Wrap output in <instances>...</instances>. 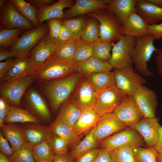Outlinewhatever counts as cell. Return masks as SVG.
Listing matches in <instances>:
<instances>
[{
    "label": "cell",
    "instance_id": "4dcf8cb0",
    "mask_svg": "<svg viewBox=\"0 0 162 162\" xmlns=\"http://www.w3.org/2000/svg\"><path fill=\"white\" fill-rule=\"evenodd\" d=\"M85 76L89 83L96 91L116 86L113 71L94 73Z\"/></svg>",
    "mask_w": 162,
    "mask_h": 162
},
{
    "label": "cell",
    "instance_id": "816d5d0a",
    "mask_svg": "<svg viewBox=\"0 0 162 162\" xmlns=\"http://www.w3.org/2000/svg\"><path fill=\"white\" fill-rule=\"evenodd\" d=\"M93 162H112L110 152L105 148H100L97 157Z\"/></svg>",
    "mask_w": 162,
    "mask_h": 162
},
{
    "label": "cell",
    "instance_id": "1f68e13d",
    "mask_svg": "<svg viewBox=\"0 0 162 162\" xmlns=\"http://www.w3.org/2000/svg\"><path fill=\"white\" fill-rule=\"evenodd\" d=\"M79 72L86 75L92 73L111 71L113 68L107 62L92 56L88 59L77 64Z\"/></svg>",
    "mask_w": 162,
    "mask_h": 162
},
{
    "label": "cell",
    "instance_id": "ab89813d",
    "mask_svg": "<svg viewBox=\"0 0 162 162\" xmlns=\"http://www.w3.org/2000/svg\"><path fill=\"white\" fill-rule=\"evenodd\" d=\"M113 43L102 40L100 39L94 43L92 56L105 62L109 61L111 57L110 51Z\"/></svg>",
    "mask_w": 162,
    "mask_h": 162
},
{
    "label": "cell",
    "instance_id": "60d3db41",
    "mask_svg": "<svg viewBox=\"0 0 162 162\" xmlns=\"http://www.w3.org/2000/svg\"><path fill=\"white\" fill-rule=\"evenodd\" d=\"M134 162H157L159 155L153 147L145 148L139 147L133 149Z\"/></svg>",
    "mask_w": 162,
    "mask_h": 162
},
{
    "label": "cell",
    "instance_id": "836d02e7",
    "mask_svg": "<svg viewBox=\"0 0 162 162\" xmlns=\"http://www.w3.org/2000/svg\"><path fill=\"white\" fill-rule=\"evenodd\" d=\"M98 143L94 136L93 128L69 154L72 162L87 151L95 148Z\"/></svg>",
    "mask_w": 162,
    "mask_h": 162
},
{
    "label": "cell",
    "instance_id": "277c9868",
    "mask_svg": "<svg viewBox=\"0 0 162 162\" xmlns=\"http://www.w3.org/2000/svg\"><path fill=\"white\" fill-rule=\"evenodd\" d=\"M88 15L96 18L99 22L100 39L113 43L119 40L124 35L121 23L112 12L107 9Z\"/></svg>",
    "mask_w": 162,
    "mask_h": 162
},
{
    "label": "cell",
    "instance_id": "11a10c76",
    "mask_svg": "<svg viewBox=\"0 0 162 162\" xmlns=\"http://www.w3.org/2000/svg\"><path fill=\"white\" fill-rule=\"evenodd\" d=\"M37 9L42 8L50 5L55 2L52 0H26Z\"/></svg>",
    "mask_w": 162,
    "mask_h": 162
},
{
    "label": "cell",
    "instance_id": "8fae6325",
    "mask_svg": "<svg viewBox=\"0 0 162 162\" xmlns=\"http://www.w3.org/2000/svg\"><path fill=\"white\" fill-rule=\"evenodd\" d=\"M24 105L43 123L51 122L52 115L47 104L42 95L34 88L32 87L27 92L24 98Z\"/></svg>",
    "mask_w": 162,
    "mask_h": 162
},
{
    "label": "cell",
    "instance_id": "e0dca14e",
    "mask_svg": "<svg viewBox=\"0 0 162 162\" xmlns=\"http://www.w3.org/2000/svg\"><path fill=\"white\" fill-rule=\"evenodd\" d=\"M144 117L154 118L158 104L155 93L144 85L133 96Z\"/></svg>",
    "mask_w": 162,
    "mask_h": 162
},
{
    "label": "cell",
    "instance_id": "d590c367",
    "mask_svg": "<svg viewBox=\"0 0 162 162\" xmlns=\"http://www.w3.org/2000/svg\"><path fill=\"white\" fill-rule=\"evenodd\" d=\"M94 44V43L88 42L81 38L76 40L73 62L77 64L92 57Z\"/></svg>",
    "mask_w": 162,
    "mask_h": 162
},
{
    "label": "cell",
    "instance_id": "680465c9",
    "mask_svg": "<svg viewBox=\"0 0 162 162\" xmlns=\"http://www.w3.org/2000/svg\"><path fill=\"white\" fill-rule=\"evenodd\" d=\"M153 148L159 155L162 154V126L159 128L158 139Z\"/></svg>",
    "mask_w": 162,
    "mask_h": 162
},
{
    "label": "cell",
    "instance_id": "cb8c5ba5",
    "mask_svg": "<svg viewBox=\"0 0 162 162\" xmlns=\"http://www.w3.org/2000/svg\"><path fill=\"white\" fill-rule=\"evenodd\" d=\"M136 13L149 25L162 21V8L148 0H137Z\"/></svg>",
    "mask_w": 162,
    "mask_h": 162
},
{
    "label": "cell",
    "instance_id": "6da1fadb",
    "mask_svg": "<svg viewBox=\"0 0 162 162\" xmlns=\"http://www.w3.org/2000/svg\"><path fill=\"white\" fill-rule=\"evenodd\" d=\"M83 75L80 72L60 79L38 81L40 90L47 98L54 112L70 96Z\"/></svg>",
    "mask_w": 162,
    "mask_h": 162
},
{
    "label": "cell",
    "instance_id": "30bf717a",
    "mask_svg": "<svg viewBox=\"0 0 162 162\" xmlns=\"http://www.w3.org/2000/svg\"><path fill=\"white\" fill-rule=\"evenodd\" d=\"M48 32V26L46 24H43L32 29L28 30L19 37L10 50L15 56L21 53L29 54L32 48Z\"/></svg>",
    "mask_w": 162,
    "mask_h": 162
},
{
    "label": "cell",
    "instance_id": "3957f363",
    "mask_svg": "<svg viewBox=\"0 0 162 162\" xmlns=\"http://www.w3.org/2000/svg\"><path fill=\"white\" fill-rule=\"evenodd\" d=\"M154 39L150 35L136 38V43L133 50L131 58L135 65L134 70H137L143 76L148 77L153 75L148 69L147 63L153 54L158 52V49L154 44Z\"/></svg>",
    "mask_w": 162,
    "mask_h": 162
},
{
    "label": "cell",
    "instance_id": "7bdbcfd3",
    "mask_svg": "<svg viewBox=\"0 0 162 162\" xmlns=\"http://www.w3.org/2000/svg\"><path fill=\"white\" fill-rule=\"evenodd\" d=\"M8 158L10 162H35L33 156L32 147L26 142Z\"/></svg>",
    "mask_w": 162,
    "mask_h": 162
},
{
    "label": "cell",
    "instance_id": "ee69618b",
    "mask_svg": "<svg viewBox=\"0 0 162 162\" xmlns=\"http://www.w3.org/2000/svg\"><path fill=\"white\" fill-rule=\"evenodd\" d=\"M83 16L62 20V24L69 29L76 40L81 38L83 27L86 21Z\"/></svg>",
    "mask_w": 162,
    "mask_h": 162
},
{
    "label": "cell",
    "instance_id": "83f0119b",
    "mask_svg": "<svg viewBox=\"0 0 162 162\" xmlns=\"http://www.w3.org/2000/svg\"><path fill=\"white\" fill-rule=\"evenodd\" d=\"M137 0H110L107 10L112 12L122 23L132 14L136 13Z\"/></svg>",
    "mask_w": 162,
    "mask_h": 162
},
{
    "label": "cell",
    "instance_id": "ba28073f",
    "mask_svg": "<svg viewBox=\"0 0 162 162\" xmlns=\"http://www.w3.org/2000/svg\"><path fill=\"white\" fill-rule=\"evenodd\" d=\"M116 86L126 95L133 96L138 88L147 82V80L135 72L132 66L113 71Z\"/></svg>",
    "mask_w": 162,
    "mask_h": 162
},
{
    "label": "cell",
    "instance_id": "8992f818",
    "mask_svg": "<svg viewBox=\"0 0 162 162\" xmlns=\"http://www.w3.org/2000/svg\"><path fill=\"white\" fill-rule=\"evenodd\" d=\"M33 75L1 82L0 86L1 96L11 105L21 108V100L23 96L34 81Z\"/></svg>",
    "mask_w": 162,
    "mask_h": 162
},
{
    "label": "cell",
    "instance_id": "7c38bea8",
    "mask_svg": "<svg viewBox=\"0 0 162 162\" xmlns=\"http://www.w3.org/2000/svg\"><path fill=\"white\" fill-rule=\"evenodd\" d=\"M128 127L113 112L103 114L93 128L95 140L99 143L112 134Z\"/></svg>",
    "mask_w": 162,
    "mask_h": 162
},
{
    "label": "cell",
    "instance_id": "f546056e",
    "mask_svg": "<svg viewBox=\"0 0 162 162\" xmlns=\"http://www.w3.org/2000/svg\"><path fill=\"white\" fill-rule=\"evenodd\" d=\"M50 126L53 134L64 139L73 148L80 141L81 137L77 135L72 128L56 118Z\"/></svg>",
    "mask_w": 162,
    "mask_h": 162
},
{
    "label": "cell",
    "instance_id": "7a4b0ae2",
    "mask_svg": "<svg viewBox=\"0 0 162 162\" xmlns=\"http://www.w3.org/2000/svg\"><path fill=\"white\" fill-rule=\"evenodd\" d=\"M79 72L77 64L61 59L54 54L50 57L34 74L38 81H50L67 76Z\"/></svg>",
    "mask_w": 162,
    "mask_h": 162
},
{
    "label": "cell",
    "instance_id": "74e56055",
    "mask_svg": "<svg viewBox=\"0 0 162 162\" xmlns=\"http://www.w3.org/2000/svg\"><path fill=\"white\" fill-rule=\"evenodd\" d=\"M24 29L21 28H3L0 30V48L11 47Z\"/></svg>",
    "mask_w": 162,
    "mask_h": 162
},
{
    "label": "cell",
    "instance_id": "6f0895ef",
    "mask_svg": "<svg viewBox=\"0 0 162 162\" xmlns=\"http://www.w3.org/2000/svg\"><path fill=\"white\" fill-rule=\"evenodd\" d=\"M15 56L9 49L0 48V61L7 60L10 58H14Z\"/></svg>",
    "mask_w": 162,
    "mask_h": 162
},
{
    "label": "cell",
    "instance_id": "5b68a950",
    "mask_svg": "<svg viewBox=\"0 0 162 162\" xmlns=\"http://www.w3.org/2000/svg\"><path fill=\"white\" fill-rule=\"evenodd\" d=\"M135 37L124 34L112 49L108 62L114 69H121L132 66L131 54L136 43Z\"/></svg>",
    "mask_w": 162,
    "mask_h": 162
},
{
    "label": "cell",
    "instance_id": "d6a6232c",
    "mask_svg": "<svg viewBox=\"0 0 162 162\" xmlns=\"http://www.w3.org/2000/svg\"><path fill=\"white\" fill-rule=\"evenodd\" d=\"M12 4L24 18L32 24L34 28L39 26L37 15V9L26 1L10 0Z\"/></svg>",
    "mask_w": 162,
    "mask_h": 162
},
{
    "label": "cell",
    "instance_id": "4fadbf2b",
    "mask_svg": "<svg viewBox=\"0 0 162 162\" xmlns=\"http://www.w3.org/2000/svg\"><path fill=\"white\" fill-rule=\"evenodd\" d=\"M125 125L130 127L143 117L133 96L126 95L113 112Z\"/></svg>",
    "mask_w": 162,
    "mask_h": 162
},
{
    "label": "cell",
    "instance_id": "d4e9b609",
    "mask_svg": "<svg viewBox=\"0 0 162 162\" xmlns=\"http://www.w3.org/2000/svg\"><path fill=\"white\" fill-rule=\"evenodd\" d=\"M121 24L124 34L136 38L148 34V28L149 25L136 13L130 15Z\"/></svg>",
    "mask_w": 162,
    "mask_h": 162
},
{
    "label": "cell",
    "instance_id": "e575fe53",
    "mask_svg": "<svg viewBox=\"0 0 162 162\" xmlns=\"http://www.w3.org/2000/svg\"><path fill=\"white\" fill-rule=\"evenodd\" d=\"M90 16L84 25L81 39L88 42L94 43L100 38L99 23L96 18Z\"/></svg>",
    "mask_w": 162,
    "mask_h": 162
},
{
    "label": "cell",
    "instance_id": "e7e4bbea",
    "mask_svg": "<svg viewBox=\"0 0 162 162\" xmlns=\"http://www.w3.org/2000/svg\"><path fill=\"white\" fill-rule=\"evenodd\" d=\"M157 162H162V154L159 155L157 159Z\"/></svg>",
    "mask_w": 162,
    "mask_h": 162
},
{
    "label": "cell",
    "instance_id": "7dc6e473",
    "mask_svg": "<svg viewBox=\"0 0 162 162\" xmlns=\"http://www.w3.org/2000/svg\"><path fill=\"white\" fill-rule=\"evenodd\" d=\"M100 149L94 148L85 152L74 162H93L97 157Z\"/></svg>",
    "mask_w": 162,
    "mask_h": 162
},
{
    "label": "cell",
    "instance_id": "f1b7e54d",
    "mask_svg": "<svg viewBox=\"0 0 162 162\" xmlns=\"http://www.w3.org/2000/svg\"><path fill=\"white\" fill-rule=\"evenodd\" d=\"M43 123L42 122L27 109H23L11 105L10 109L6 116L4 124Z\"/></svg>",
    "mask_w": 162,
    "mask_h": 162
},
{
    "label": "cell",
    "instance_id": "9f6ffc18",
    "mask_svg": "<svg viewBox=\"0 0 162 162\" xmlns=\"http://www.w3.org/2000/svg\"><path fill=\"white\" fill-rule=\"evenodd\" d=\"M155 60L158 74L162 77V48L159 49Z\"/></svg>",
    "mask_w": 162,
    "mask_h": 162
},
{
    "label": "cell",
    "instance_id": "bcb514c9",
    "mask_svg": "<svg viewBox=\"0 0 162 162\" xmlns=\"http://www.w3.org/2000/svg\"><path fill=\"white\" fill-rule=\"evenodd\" d=\"M47 24L49 28V36L52 39L56 40L62 25V20L58 18L50 19L47 21Z\"/></svg>",
    "mask_w": 162,
    "mask_h": 162
},
{
    "label": "cell",
    "instance_id": "c3c4849f",
    "mask_svg": "<svg viewBox=\"0 0 162 162\" xmlns=\"http://www.w3.org/2000/svg\"><path fill=\"white\" fill-rule=\"evenodd\" d=\"M11 105L5 99L0 98V127L4 124V120L9 112Z\"/></svg>",
    "mask_w": 162,
    "mask_h": 162
},
{
    "label": "cell",
    "instance_id": "9c48e42d",
    "mask_svg": "<svg viewBox=\"0 0 162 162\" xmlns=\"http://www.w3.org/2000/svg\"><path fill=\"white\" fill-rule=\"evenodd\" d=\"M126 95L116 86L96 91L94 108L100 116L113 112Z\"/></svg>",
    "mask_w": 162,
    "mask_h": 162
},
{
    "label": "cell",
    "instance_id": "8d00e7d4",
    "mask_svg": "<svg viewBox=\"0 0 162 162\" xmlns=\"http://www.w3.org/2000/svg\"><path fill=\"white\" fill-rule=\"evenodd\" d=\"M76 40L74 38L65 41H57V47L54 55L58 58L71 62L75 52Z\"/></svg>",
    "mask_w": 162,
    "mask_h": 162
},
{
    "label": "cell",
    "instance_id": "94428289",
    "mask_svg": "<svg viewBox=\"0 0 162 162\" xmlns=\"http://www.w3.org/2000/svg\"><path fill=\"white\" fill-rule=\"evenodd\" d=\"M0 162H10L8 157L0 152Z\"/></svg>",
    "mask_w": 162,
    "mask_h": 162
},
{
    "label": "cell",
    "instance_id": "91938a15",
    "mask_svg": "<svg viewBox=\"0 0 162 162\" xmlns=\"http://www.w3.org/2000/svg\"><path fill=\"white\" fill-rule=\"evenodd\" d=\"M53 162H72L69 154H55Z\"/></svg>",
    "mask_w": 162,
    "mask_h": 162
},
{
    "label": "cell",
    "instance_id": "be15d7a7",
    "mask_svg": "<svg viewBox=\"0 0 162 162\" xmlns=\"http://www.w3.org/2000/svg\"><path fill=\"white\" fill-rule=\"evenodd\" d=\"M8 1V0H0V12L3 9Z\"/></svg>",
    "mask_w": 162,
    "mask_h": 162
},
{
    "label": "cell",
    "instance_id": "f5cc1de1",
    "mask_svg": "<svg viewBox=\"0 0 162 162\" xmlns=\"http://www.w3.org/2000/svg\"><path fill=\"white\" fill-rule=\"evenodd\" d=\"M72 34L70 30L62 24L59 34L56 40L65 41L73 38Z\"/></svg>",
    "mask_w": 162,
    "mask_h": 162
},
{
    "label": "cell",
    "instance_id": "b9f144b4",
    "mask_svg": "<svg viewBox=\"0 0 162 162\" xmlns=\"http://www.w3.org/2000/svg\"><path fill=\"white\" fill-rule=\"evenodd\" d=\"M112 162H134L133 149L130 146L124 145L110 152Z\"/></svg>",
    "mask_w": 162,
    "mask_h": 162
},
{
    "label": "cell",
    "instance_id": "52a82bcc",
    "mask_svg": "<svg viewBox=\"0 0 162 162\" xmlns=\"http://www.w3.org/2000/svg\"><path fill=\"white\" fill-rule=\"evenodd\" d=\"M99 143L101 148H105L110 152L122 145L129 146L133 149L137 147H142L146 144L141 135L129 127L106 138Z\"/></svg>",
    "mask_w": 162,
    "mask_h": 162
},
{
    "label": "cell",
    "instance_id": "d6986e66",
    "mask_svg": "<svg viewBox=\"0 0 162 162\" xmlns=\"http://www.w3.org/2000/svg\"><path fill=\"white\" fill-rule=\"evenodd\" d=\"M0 13V24L5 28L9 29L21 28L27 30L34 28L31 22L19 13L10 0H8Z\"/></svg>",
    "mask_w": 162,
    "mask_h": 162
},
{
    "label": "cell",
    "instance_id": "f907efd6",
    "mask_svg": "<svg viewBox=\"0 0 162 162\" xmlns=\"http://www.w3.org/2000/svg\"><path fill=\"white\" fill-rule=\"evenodd\" d=\"M8 140L0 133V152L8 157L11 156L14 151L10 146Z\"/></svg>",
    "mask_w": 162,
    "mask_h": 162
},
{
    "label": "cell",
    "instance_id": "03108f58",
    "mask_svg": "<svg viewBox=\"0 0 162 162\" xmlns=\"http://www.w3.org/2000/svg\"><path fill=\"white\" fill-rule=\"evenodd\" d=\"M39 162H53L50 161H48V160H44V161H40Z\"/></svg>",
    "mask_w": 162,
    "mask_h": 162
},
{
    "label": "cell",
    "instance_id": "db71d44e",
    "mask_svg": "<svg viewBox=\"0 0 162 162\" xmlns=\"http://www.w3.org/2000/svg\"><path fill=\"white\" fill-rule=\"evenodd\" d=\"M14 59L10 58L0 62V80L7 74L9 71Z\"/></svg>",
    "mask_w": 162,
    "mask_h": 162
},
{
    "label": "cell",
    "instance_id": "5bb4252c",
    "mask_svg": "<svg viewBox=\"0 0 162 162\" xmlns=\"http://www.w3.org/2000/svg\"><path fill=\"white\" fill-rule=\"evenodd\" d=\"M36 72L29 54L20 53L14 58L9 71L0 81H9L32 75Z\"/></svg>",
    "mask_w": 162,
    "mask_h": 162
},
{
    "label": "cell",
    "instance_id": "681fc988",
    "mask_svg": "<svg viewBox=\"0 0 162 162\" xmlns=\"http://www.w3.org/2000/svg\"><path fill=\"white\" fill-rule=\"evenodd\" d=\"M148 32L154 40L162 38V23L149 25Z\"/></svg>",
    "mask_w": 162,
    "mask_h": 162
},
{
    "label": "cell",
    "instance_id": "f6af8a7d",
    "mask_svg": "<svg viewBox=\"0 0 162 162\" xmlns=\"http://www.w3.org/2000/svg\"><path fill=\"white\" fill-rule=\"evenodd\" d=\"M48 141L55 154H68V144L63 138L54 134Z\"/></svg>",
    "mask_w": 162,
    "mask_h": 162
},
{
    "label": "cell",
    "instance_id": "ac0fdd59",
    "mask_svg": "<svg viewBox=\"0 0 162 162\" xmlns=\"http://www.w3.org/2000/svg\"><path fill=\"white\" fill-rule=\"evenodd\" d=\"M110 0H76L73 5L64 11L62 20L107 10Z\"/></svg>",
    "mask_w": 162,
    "mask_h": 162
},
{
    "label": "cell",
    "instance_id": "ffe728a7",
    "mask_svg": "<svg viewBox=\"0 0 162 162\" xmlns=\"http://www.w3.org/2000/svg\"><path fill=\"white\" fill-rule=\"evenodd\" d=\"M159 119L154 118H143L138 122L129 127L136 130L143 138L148 148L153 147L158 136L159 129L160 125Z\"/></svg>",
    "mask_w": 162,
    "mask_h": 162
},
{
    "label": "cell",
    "instance_id": "9a60e30c",
    "mask_svg": "<svg viewBox=\"0 0 162 162\" xmlns=\"http://www.w3.org/2000/svg\"><path fill=\"white\" fill-rule=\"evenodd\" d=\"M56 47V40L51 38L48 34L32 48L29 55L36 71L55 54Z\"/></svg>",
    "mask_w": 162,
    "mask_h": 162
},
{
    "label": "cell",
    "instance_id": "f35d334b",
    "mask_svg": "<svg viewBox=\"0 0 162 162\" xmlns=\"http://www.w3.org/2000/svg\"><path fill=\"white\" fill-rule=\"evenodd\" d=\"M32 153L35 162L44 160L53 162L55 155L48 140L32 147Z\"/></svg>",
    "mask_w": 162,
    "mask_h": 162
},
{
    "label": "cell",
    "instance_id": "484cf974",
    "mask_svg": "<svg viewBox=\"0 0 162 162\" xmlns=\"http://www.w3.org/2000/svg\"><path fill=\"white\" fill-rule=\"evenodd\" d=\"M56 118L73 129L80 116L81 110L69 98L61 105Z\"/></svg>",
    "mask_w": 162,
    "mask_h": 162
},
{
    "label": "cell",
    "instance_id": "6125c7cd",
    "mask_svg": "<svg viewBox=\"0 0 162 162\" xmlns=\"http://www.w3.org/2000/svg\"><path fill=\"white\" fill-rule=\"evenodd\" d=\"M159 7L162 8V0H148Z\"/></svg>",
    "mask_w": 162,
    "mask_h": 162
},
{
    "label": "cell",
    "instance_id": "4316f807",
    "mask_svg": "<svg viewBox=\"0 0 162 162\" xmlns=\"http://www.w3.org/2000/svg\"><path fill=\"white\" fill-rule=\"evenodd\" d=\"M0 128L1 132L9 142L14 152L25 142L22 126L14 123H9L4 124Z\"/></svg>",
    "mask_w": 162,
    "mask_h": 162
},
{
    "label": "cell",
    "instance_id": "2e32d148",
    "mask_svg": "<svg viewBox=\"0 0 162 162\" xmlns=\"http://www.w3.org/2000/svg\"><path fill=\"white\" fill-rule=\"evenodd\" d=\"M96 91L87 81L85 76L81 77L69 98L81 110L84 108H94Z\"/></svg>",
    "mask_w": 162,
    "mask_h": 162
},
{
    "label": "cell",
    "instance_id": "603a6c76",
    "mask_svg": "<svg viewBox=\"0 0 162 162\" xmlns=\"http://www.w3.org/2000/svg\"><path fill=\"white\" fill-rule=\"evenodd\" d=\"M100 116L94 107H87L81 110L80 117L73 128L74 132L81 137L96 125Z\"/></svg>",
    "mask_w": 162,
    "mask_h": 162
},
{
    "label": "cell",
    "instance_id": "44dd1931",
    "mask_svg": "<svg viewBox=\"0 0 162 162\" xmlns=\"http://www.w3.org/2000/svg\"><path fill=\"white\" fill-rule=\"evenodd\" d=\"M22 126L25 142L32 147L48 140L54 134L50 126L40 123H24Z\"/></svg>",
    "mask_w": 162,
    "mask_h": 162
},
{
    "label": "cell",
    "instance_id": "7402d4cb",
    "mask_svg": "<svg viewBox=\"0 0 162 162\" xmlns=\"http://www.w3.org/2000/svg\"><path fill=\"white\" fill-rule=\"evenodd\" d=\"M75 3L72 0H59L53 4L46 7L37 9V15L39 26L48 20L58 18L62 20L64 9L71 8Z\"/></svg>",
    "mask_w": 162,
    "mask_h": 162
}]
</instances>
